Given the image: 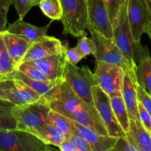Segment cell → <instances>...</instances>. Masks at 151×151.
<instances>
[{
    "label": "cell",
    "instance_id": "6da1fadb",
    "mask_svg": "<svg viewBox=\"0 0 151 151\" xmlns=\"http://www.w3.org/2000/svg\"><path fill=\"white\" fill-rule=\"evenodd\" d=\"M49 105L52 110L77 123L88 127L100 134L109 135L94 106L79 98L64 81L60 83L56 98Z\"/></svg>",
    "mask_w": 151,
    "mask_h": 151
},
{
    "label": "cell",
    "instance_id": "7a4b0ae2",
    "mask_svg": "<svg viewBox=\"0 0 151 151\" xmlns=\"http://www.w3.org/2000/svg\"><path fill=\"white\" fill-rule=\"evenodd\" d=\"M91 38L94 40L96 46L94 57L96 62L114 64L122 68L125 73L128 74L136 84L138 83L137 77V69L134 68L128 60L120 52L113 38L103 36L99 32L89 30Z\"/></svg>",
    "mask_w": 151,
    "mask_h": 151
},
{
    "label": "cell",
    "instance_id": "3957f363",
    "mask_svg": "<svg viewBox=\"0 0 151 151\" xmlns=\"http://www.w3.org/2000/svg\"><path fill=\"white\" fill-rule=\"evenodd\" d=\"M60 2L63 33L77 38L86 35L88 25L86 0H60Z\"/></svg>",
    "mask_w": 151,
    "mask_h": 151
},
{
    "label": "cell",
    "instance_id": "277c9868",
    "mask_svg": "<svg viewBox=\"0 0 151 151\" xmlns=\"http://www.w3.org/2000/svg\"><path fill=\"white\" fill-rule=\"evenodd\" d=\"M51 110L45 99L29 104L14 106L12 114L16 121V129L30 132L47 122Z\"/></svg>",
    "mask_w": 151,
    "mask_h": 151
},
{
    "label": "cell",
    "instance_id": "5b68a950",
    "mask_svg": "<svg viewBox=\"0 0 151 151\" xmlns=\"http://www.w3.org/2000/svg\"><path fill=\"white\" fill-rule=\"evenodd\" d=\"M113 40L120 52L130 63L137 69L139 53L142 49L141 44L134 41L127 16V1L119 13L116 25L113 27Z\"/></svg>",
    "mask_w": 151,
    "mask_h": 151
},
{
    "label": "cell",
    "instance_id": "8992f818",
    "mask_svg": "<svg viewBox=\"0 0 151 151\" xmlns=\"http://www.w3.org/2000/svg\"><path fill=\"white\" fill-rule=\"evenodd\" d=\"M32 133L22 130L0 131V151L54 150Z\"/></svg>",
    "mask_w": 151,
    "mask_h": 151
},
{
    "label": "cell",
    "instance_id": "52a82bcc",
    "mask_svg": "<svg viewBox=\"0 0 151 151\" xmlns=\"http://www.w3.org/2000/svg\"><path fill=\"white\" fill-rule=\"evenodd\" d=\"M63 80L79 98L94 106L92 88L97 86V82L94 74L88 66L78 67L67 63Z\"/></svg>",
    "mask_w": 151,
    "mask_h": 151
},
{
    "label": "cell",
    "instance_id": "ba28073f",
    "mask_svg": "<svg viewBox=\"0 0 151 151\" xmlns=\"http://www.w3.org/2000/svg\"><path fill=\"white\" fill-rule=\"evenodd\" d=\"M0 99L15 106L29 104L44 99L20 80L0 76Z\"/></svg>",
    "mask_w": 151,
    "mask_h": 151
},
{
    "label": "cell",
    "instance_id": "9c48e42d",
    "mask_svg": "<svg viewBox=\"0 0 151 151\" xmlns=\"http://www.w3.org/2000/svg\"><path fill=\"white\" fill-rule=\"evenodd\" d=\"M127 16L134 41L139 44L151 27V9L147 0H127Z\"/></svg>",
    "mask_w": 151,
    "mask_h": 151
},
{
    "label": "cell",
    "instance_id": "30bf717a",
    "mask_svg": "<svg viewBox=\"0 0 151 151\" xmlns=\"http://www.w3.org/2000/svg\"><path fill=\"white\" fill-rule=\"evenodd\" d=\"M125 71L114 64L96 62L94 76L97 86L109 97L121 95Z\"/></svg>",
    "mask_w": 151,
    "mask_h": 151
},
{
    "label": "cell",
    "instance_id": "8fae6325",
    "mask_svg": "<svg viewBox=\"0 0 151 151\" xmlns=\"http://www.w3.org/2000/svg\"><path fill=\"white\" fill-rule=\"evenodd\" d=\"M92 97L94 108L106 127L108 134L115 137L125 136V133L118 123L114 114L110 103V97L103 92L98 86H93Z\"/></svg>",
    "mask_w": 151,
    "mask_h": 151
},
{
    "label": "cell",
    "instance_id": "7c38bea8",
    "mask_svg": "<svg viewBox=\"0 0 151 151\" xmlns=\"http://www.w3.org/2000/svg\"><path fill=\"white\" fill-rule=\"evenodd\" d=\"M88 9V29L113 38V26L106 6L103 0H86Z\"/></svg>",
    "mask_w": 151,
    "mask_h": 151
},
{
    "label": "cell",
    "instance_id": "4fadbf2b",
    "mask_svg": "<svg viewBox=\"0 0 151 151\" xmlns=\"http://www.w3.org/2000/svg\"><path fill=\"white\" fill-rule=\"evenodd\" d=\"M67 47V44H64L58 38L47 35L32 43L22 63L55 55L65 54Z\"/></svg>",
    "mask_w": 151,
    "mask_h": 151
},
{
    "label": "cell",
    "instance_id": "5bb4252c",
    "mask_svg": "<svg viewBox=\"0 0 151 151\" xmlns=\"http://www.w3.org/2000/svg\"><path fill=\"white\" fill-rule=\"evenodd\" d=\"M53 83L63 81L66 62L65 54L55 55L28 61Z\"/></svg>",
    "mask_w": 151,
    "mask_h": 151
},
{
    "label": "cell",
    "instance_id": "9a60e30c",
    "mask_svg": "<svg viewBox=\"0 0 151 151\" xmlns=\"http://www.w3.org/2000/svg\"><path fill=\"white\" fill-rule=\"evenodd\" d=\"M74 134L79 136L91 147V151H112L119 137L103 135L73 121Z\"/></svg>",
    "mask_w": 151,
    "mask_h": 151
},
{
    "label": "cell",
    "instance_id": "2e32d148",
    "mask_svg": "<svg viewBox=\"0 0 151 151\" xmlns=\"http://www.w3.org/2000/svg\"><path fill=\"white\" fill-rule=\"evenodd\" d=\"M5 78H12V79L20 80L27 84L29 87H30L32 90L38 93L40 96L44 97L47 102L50 103L52 100H55L58 96L59 92V88L62 82L52 83V82H46V81H38L29 78L25 75L20 71L14 70L11 73L5 75Z\"/></svg>",
    "mask_w": 151,
    "mask_h": 151
},
{
    "label": "cell",
    "instance_id": "e0dca14e",
    "mask_svg": "<svg viewBox=\"0 0 151 151\" xmlns=\"http://www.w3.org/2000/svg\"><path fill=\"white\" fill-rule=\"evenodd\" d=\"M1 35L9 54L18 67L23 62L32 41L22 35L12 33L7 30L1 32Z\"/></svg>",
    "mask_w": 151,
    "mask_h": 151
},
{
    "label": "cell",
    "instance_id": "ac0fdd59",
    "mask_svg": "<svg viewBox=\"0 0 151 151\" xmlns=\"http://www.w3.org/2000/svg\"><path fill=\"white\" fill-rule=\"evenodd\" d=\"M52 22H50L44 27H38L24 22L23 19H19L10 24L5 30L12 33L22 35L31 41H35L39 38L47 35L48 29Z\"/></svg>",
    "mask_w": 151,
    "mask_h": 151
},
{
    "label": "cell",
    "instance_id": "d6986e66",
    "mask_svg": "<svg viewBox=\"0 0 151 151\" xmlns=\"http://www.w3.org/2000/svg\"><path fill=\"white\" fill-rule=\"evenodd\" d=\"M121 95L127 108L130 119H138V100L136 90V83L127 73H125L124 75Z\"/></svg>",
    "mask_w": 151,
    "mask_h": 151
},
{
    "label": "cell",
    "instance_id": "ffe728a7",
    "mask_svg": "<svg viewBox=\"0 0 151 151\" xmlns=\"http://www.w3.org/2000/svg\"><path fill=\"white\" fill-rule=\"evenodd\" d=\"M137 77L139 83L151 96V58L147 47H142L137 61Z\"/></svg>",
    "mask_w": 151,
    "mask_h": 151
},
{
    "label": "cell",
    "instance_id": "44dd1931",
    "mask_svg": "<svg viewBox=\"0 0 151 151\" xmlns=\"http://www.w3.org/2000/svg\"><path fill=\"white\" fill-rule=\"evenodd\" d=\"M126 134L134 140L140 151H151V132L145 128L139 119H130L129 131Z\"/></svg>",
    "mask_w": 151,
    "mask_h": 151
},
{
    "label": "cell",
    "instance_id": "7402d4cb",
    "mask_svg": "<svg viewBox=\"0 0 151 151\" xmlns=\"http://www.w3.org/2000/svg\"><path fill=\"white\" fill-rule=\"evenodd\" d=\"M30 133L46 144L58 147L66 138L64 134L58 128L48 122L38 128L32 130Z\"/></svg>",
    "mask_w": 151,
    "mask_h": 151
},
{
    "label": "cell",
    "instance_id": "603a6c76",
    "mask_svg": "<svg viewBox=\"0 0 151 151\" xmlns=\"http://www.w3.org/2000/svg\"><path fill=\"white\" fill-rule=\"evenodd\" d=\"M110 103L114 114L124 132L129 131L130 118L122 95H116L110 97Z\"/></svg>",
    "mask_w": 151,
    "mask_h": 151
},
{
    "label": "cell",
    "instance_id": "cb8c5ba5",
    "mask_svg": "<svg viewBox=\"0 0 151 151\" xmlns=\"http://www.w3.org/2000/svg\"><path fill=\"white\" fill-rule=\"evenodd\" d=\"M47 122L53 124L61 131L66 138H69L74 134L73 120L63 116L54 110H50L48 114Z\"/></svg>",
    "mask_w": 151,
    "mask_h": 151
},
{
    "label": "cell",
    "instance_id": "d4e9b609",
    "mask_svg": "<svg viewBox=\"0 0 151 151\" xmlns=\"http://www.w3.org/2000/svg\"><path fill=\"white\" fill-rule=\"evenodd\" d=\"M15 105L0 99V131L16 129V121L12 114Z\"/></svg>",
    "mask_w": 151,
    "mask_h": 151
},
{
    "label": "cell",
    "instance_id": "484cf974",
    "mask_svg": "<svg viewBox=\"0 0 151 151\" xmlns=\"http://www.w3.org/2000/svg\"><path fill=\"white\" fill-rule=\"evenodd\" d=\"M16 69L17 66L9 54L0 32V76H5Z\"/></svg>",
    "mask_w": 151,
    "mask_h": 151
},
{
    "label": "cell",
    "instance_id": "4316f807",
    "mask_svg": "<svg viewBox=\"0 0 151 151\" xmlns=\"http://www.w3.org/2000/svg\"><path fill=\"white\" fill-rule=\"evenodd\" d=\"M38 5L43 13L52 21L61 19L62 5L60 0H41Z\"/></svg>",
    "mask_w": 151,
    "mask_h": 151
},
{
    "label": "cell",
    "instance_id": "83f0119b",
    "mask_svg": "<svg viewBox=\"0 0 151 151\" xmlns=\"http://www.w3.org/2000/svg\"><path fill=\"white\" fill-rule=\"evenodd\" d=\"M106 6L112 26L116 25L119 18V13L122 6L126 3L127 0H103Z\"/></svg>",
    "mask_w": 151,
    "mask_h": 151
},
{
    "label": "cell",
    "instance_id": "f1b7e54d",
    "mask_svg": "<svg viewBox=\"0 0 151 151\" xmlns=\"http://www.w3.org/2000/svg\"><path fill=\"white\" fill-rule=\"evenodd\" d=\"M16 69L22 72V73H24L25 75L28 76L29 78H32V79L38 80V81H46V82H51L38 69H36L35 66H32V64H30L28 62L22 63L18 66Z\"/></svg>",
    "mask_w": 151,
    "mask_h": 151
},
{
    "label": "cell",
    "instance_id": "f546056e",
    "mask_svg": "<svg viewBox=\"0 0 151 151\" xmlns=\"http://www.w3.org/2000/svg\"><path fill=\"white\" fill-rule=\"evenodd\" d=\"M112 151H140L139 147L130 136L125 134L118 138Z\"/></svg>",
    "mask_w": 151,
    "mask_h": 151
},
{
    "label": "cell",
    "instance_id": "4dcf8cb0",
    "mask_svg": "<svg viewBox=\"0 0 151 151\" xmlns=\"http://www.w3.org/2000/svg\"><path fill=\"white\" fill-rule=\"evenodd\" d=\"M76 46L80 52L82 53L83 55L84 56V58L89 55H94V52H95L96 46L94 40L91 38H88L86 35L80 37Z\"/></svg>",
    "mask_w": 151,
    "mask_h": 151
},
{
    "label": "cell",
    "instance_id": "1f68e13d",
    "mask_svg": "<svg viewBox=\"0 0 151 151\" xmlns=\"http://www.w3.org/2000/svg\"><path fill=\"white\" fill-rule=\"evenodd\" d=\"M11 4L14 6L19 19H23L34 7V0H11Z\"/></svg>",
    "mask_w": 151,
    "mask_h": 151
},
{
    "label": "cell",
    "instance_id": "d6a6232c",
    "mask_svg": "<svg viewBox=\"0 0 151 151\" xmlns=\"http://www.w3.org/2000/svg\"><path fill=\"white\" fill-rule=\"evenodd\" d=\"M137 100L142 104L151 116V96L139 83L136 84Z\"/></svg>",
    "mask_w": 151,
    "mask_h": 151
},
{
    "label": "cell",
    "instance_id": "836d02e7",
    "mask_svg": "<svg viewBox=\"0 0 151 151\" xmlns=\"http://www.w3.org/2000/svg\"><path fill=\"white\" fill-rule=\"evenodd\" d=\"M84 56L80 52L77 46L72 48L67 47L66 53H65V58L67 63L72 65H77L83 58Z\"/></svg>",
    "mask_w": 151,
    "mask_h": 151
},
{
    "label": "cell",
    "instance_id": "e575fe53",
    "mask_svg": "<svg viewBox=\"0 0 151 151\" xmlns=\"http://www.w3.org/2000/svg\"><path fill=\"white\" fill-rule=\"evenodd\" d=\"M11 0H0V32H3L7 27V16Z\"/></svg>",
    "mask_w": 151,
    "mask_h": 151
},
{
    "label": "cell",
    "instance_id": "d590c367",
    "mask_svg": "<svg viewBox=\"0 0 151 151\" xmlns=\"http://www.w3.org/2000/svg\"><path fill=\"white\" fill-rule=\"evenodd\" d=\"M138 114L139 119L142 122L145 128L147 131L151 132V116L145 109V108L142 106L140 102L138 101Z\"/></svg>",
    "mask_w": 151,
    "mask_h": 151
},
{
    "label": "cell",
    "instance_id": "8d00e7d4",
    "mask_svg": "<svg viewBox=\"0 0 151 151\" xmlns=\"http://www.w3.org/2000/svg\"><path fill=\"white\" fill-rule=\"evenodd\" d=\"M68 139L75 146L78 151H91V148L89 145L79 136L76 135V134H72Z\"/></svg>",
    "mask_w": 151,
    "mask_h": 151
},
{
    "label": "cell",
    "instance_id": "74e56055",
    "mask_svg": "<svg viewBox=\"0 0 151 151\" xmlns=\"http://www.w3.org/2000/svg\"><path fill=\"white\" fill-rule=\"evenodd\" d=\"M58 148L61 151H78L75 146L68 138H65V139L60 143Z\"/></svg>",
    "mask_w": 151,
    "mask_h": 151
},
{
    "label": "cell",
    "instance_id": "f35d334b",
    "mask_svg": "<svg viewBox=\"0 0 151 151\" xmlns=\"http://www.w3.org/2000/svg\"><path fill=\"white\" fill-rule=\"evenodd\" d=\"M146 33H147V35H148V36L150 37V40H151V27H150V29H149L147 31V32H146Z\"/></svg>",
    "mask_w": 151,
    "mask_h": 151
},
{
    "label": "cell",
    "instance_id": "ab89813d",
    "mask_svg": "<svg viewBox=\"0 0 151 151\" xmlns=\"http://www.w3.org/2000/svg\"><path fill=\"white\" fill-rule=\"evenodd\" d=\"M41 0H34V6H36L39 4V2Z\"/></svg>",
    "mask_w": 151,
    "mask_h": 151
},
{
    "label": "cell",
    "instance_id": "60d3db41",
    "mask_svg": "<svg viewBox=\"0 0 151 151\" xmlns=\"http://www.w3.org/2000/svg\"><path fill=\"white\" fill-rule=\"evenodd\" d=\"M147 2H148L149 6H150V9H151V0H147Z\"/></svg>",
    "mask_w": 151,
    "mask_h": 151
}]
</instances>
